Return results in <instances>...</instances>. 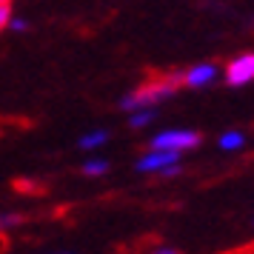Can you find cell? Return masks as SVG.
<instances>
[{"label": "cell", "mask_w": 254, "mask_h": 254, "mask_svg": "<svg viewBox=\"0 0 254 254\" xmlns=\"http://www.w3.org/2000/svg\"><path fill=\"white\" fill-rule=\"evenodd\" d=\"M23 214H0V231H9L14 229V226H20L23 223Z\"/></svg>", "instance_id": "cell-10"}, {"label": "cell", "mask_w": 254, "mask_h": 254, "mask_svg": "<svg viewBox=\"0 0 254 254\" xmlns=\"http://www.w3.org/2000/svg\"><path fill=\"white\" fill-rule=\"evenodd\" d=\"M180 151H166V149H149L143 157H137V163H134V172L140 174H157L160 177L169 166H177L180 163Z\"/></svg>", "instance_id": "cell-3"}, {"label": "cell", "mask_w": 254, "mask_h": 254, "mask_svg": "<svg viewBox=\"0 0 254 254\" xmlns=\"http://www.w3.org/2000/svg\"><path fill=\"white\" fill-rule=\"evenodd\" d=\"M154 109H134V112H128V126L131 128H146V126H151L154 123Z\"/></svg>", "instance_id": "cell-7"}, {"label": "cell", "mask_w": 254, "mask_h": 254, "mask_svg": "<svg viewBox=\"0 0 254 254\" xmlns=\"http://www.w3.org/2000/svg\"><path fill=\"white\" fill-rule=\"evenodd\" d=\"M109 160H103V157H94V160H86L83 163V174L86 177H103V174H109Z\"/></svg>", "instance_id": "cell-9"}, {"label": "cell", "mask_w": 254, "mask_h": 254, "mask_svg": "<svg viewBox=\"0 0 254 254\" xmlns=\"http://www.w3.org/2000/svg\"><path fill=\"white\" fill-rule=\"evenodd\" d=\"M217 146L223 151H237V149L246 146V134H243V131H226V134L217 137Z\"/></svg>", "instance_id": "cell-8"}, {"label": "cell", "mask_w": 254, "mask_h": 254, "mask_svg": "<svg viewBox=\"0 0 254 254\" xmlns=\"http://www.w3.org/2000/svg\"><path fill=\"white\" fill-rule=\"evenodd\" d=\"M0 6H12V0H0Z\"/></svg>", "instance_id": "cell-14"}, {"label": "cell", "mask_w": 254, "mask_h": 254, "mask_svg": "<svg viewBox=\"0 0 254 254\" xmlns=\"http://www.w3.org/2000/svg\"><path fill=\"white\" fill-rule=\"evenodd\" d=\"M106 143H109V131L106 128H94V131H86L80 140H77V146L83 151H94V149H103Z\"/></svg>", "instance_id": "cell-6"}, {"label": "cell", "mask_w": 254, "mask_h": 254, "mask_svg": "<svg viewBox=\"0 0 254 254\" xmlns=\"http://www.w3.org/2000/svg\"><path fill=\"white\" fill-rule=\"evenodd\" d=\"M151 254H180V252H174V249H166V246H163V249H154Z\"/></svg>", "instance_id": "cell-13"}, {"label": "cell", "mask_w": 254, "mask_h": 254, "mask_svg": "<svg viewBox=\"0 0 254 254\" xmlns=\"http://www.w3.org/2000/svg\"><path fill=\"white\" fill-rule=\"evenodd\" d=\"M200 131L194 128H166V131H157L154 137L149 140V149H166V151H191L200 146Z\"/></svg>", "instance_id": "cell-2"}, {"label": "cell", "mask_w": 254, "mask_h": 254, "mask_svg": "<svg viewBox=\"0 0 254 254\" xmlns=\"http://www.w3.org/2000/svg\"><path fill=\"white\" fill-rule=\"evenodd\" d=\"M9 29L23 35V32H29V20H26V17H12V20H9Z\"/></svg>", "instance_id": "cell-11"}, {"label": "cell", "mask_w": 254, "mask_h": 254, "mask_svg": "<svg viewBox=\"0 0 254 254\" xmlns=\"http://www.w3.org/2000/svg\"><path fill=\"white\" fill-rule=\"evenodd\" d=\"M252 226H254V220H252Z\"/></svg>", "instance_id": "cell-16"}, {"label": "cell", "mask_w": 254, "mask_h": 254, "mask_svg": "<svg viewBox=\"0 0 254 254\" xmlns=\"http://www.w3.org/2000/svg\"><path fill=\"white\" fill-rule=\"evenodd\" d=\"M49 254H74V252H49Z\"/></svg>", "instance_id": "cell-15"}, {"label": "cell", "mask_w": 254, "mask_h": 254, "mask_svg": "<svg viewBox=\"0 0 254 254\" xmlns=\"http://www.w3.org/2000/svg\"><path fill=\"white\" fill-rule=\"evenodd\" d=\"M217 77H220V66H214V63H197V66L183 71V86L186 89H206Z\"/></svg>", "instance_id": "cell-5"}, {"label": "cell", "mask_w": 254, "mask_h": 254, "mask_svg": "<svg viewBox=\"0 0 254 254\" xmlns=\"http://www.w3.org/2000/svg\"><path fill=\"white\" fill-rule=\"evenodd\" d=\"M180 86H183V71L154 77V80L137 86L134 92H128L126 97H120V109H123V112H134V109H157V106L166 103Z\"/></svg>", "instance_id": "cell-1"}, {"label": "cell", "mask_w": 254, "mask_h": 254, "mask_svg": "<svg viewBox=\"0 0 254 254\" xmlns=\"http://www.w3.org/2000/svg\"><path fill=\"white\" fill-rule=\"evenodd\" d=\"M223 80L229 86H249V83H254V52H246V55L231 60L223 69Z\"/></svg>", "instance_id": "cell-4"}, {"label": "cell", "mask_w": 254, "mask_h": 254, "mask_svg": "<svg viewBox=\"0 0 254 254\" xmlns=\"http://www.w3.org/2000/svg\"><path fill=\"white\" fill-rule=\"evenodd\" d=\"M9 20H12V6H0V32L9 29Z\"/></svg>", "instance_id": "cell-12"}]
</instances>
